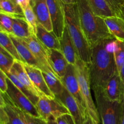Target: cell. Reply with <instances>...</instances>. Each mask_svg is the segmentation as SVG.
<instances>
[{"instance_id": "obj_35", "label": "cell", "mask_w": 124, "mask_h": 124, "mask_svg": "<svg viewBox=\"0 0 124 124\" xmlns=\"http://www.w3.org/2000/svg\"><path fill=\"white\" fill-rule=\"evenodd\" d=\"M8 88L7 75L2 71L0 70V90L2 93H6Z\"/></svg>"}, {"instance_id": "obj_9", "label": "cell", "mask_w": 124, "mask_h": 124, "mask_svg": "<svg viewBox=\"0 0 124 124\" xmlns=\"http://www.w3.org/2000/svg\"><path fill=\"white\" fill-rule=\"evenodd\" d=\"M61 81L65 88L77 101L82 111L86 114L85 105L81 94L75 65L71 64L68 65L66 72Z\"/></svg>"}, {"instance_id": "obj_24", "label": "cell", "mask_w": 124, "mask_h": 124, "mask_svg": "<svg viewBox=\"0 0 124 124\" xmlns=\"http://www.w3.org/2000/svg\"><path fill=\"white\" fill-rule=\"evenodd\" d=\"M42 74L48 88L55 96V98H58L65 89L61 80L51 72H42Z\"/></svg>"}, {"instance_id": "obj_33", "label": "cell", "mask_w": 124, "mask_h": 124, "mask_svg": "<svg viewBox=\"0 0 124 124\" xmlns=\"http://www.w3.org/2000/svg\"><path fill=\"white\" fill-rule=\"evenodd\" d=\"M105 1L107 2L116 15L120 17L121 9L124 3V0H105Z\"/></svg>"}, {"instance_id": "obj_20", "label": "cell", "mask_w": 124, "mask_h": 124, "mask_svg": "<svg viewBox=\"0 0 124 124\" xmlns=\"http://www.w3.org/2000/svg\"><path fill=\"white\" fill-rule=\"evenodd\" d=\"M110 34L117 40L124 41V19L120 17H107L104 18Z\"/></svg>"}, {"instance_id": "obj_32", "label": "cell", "mask_w": 124, "mask_h": 124, "mask_svg": "<svg viewBox=\"0 0 124 124\" xmlns=\"http://www.w3.org/2000/svg\"><path fill=\"white\" fill-rule=\"evenodd\" d=\"M13 17L1 13L0 16V28L1 31L8 34H12Z\"/></svg>"}, {"instance_id": "obj_19", "label": "cell", "mask_w": 124, "mask_h": 124, "mask_svg": "<svg viewBox=\"0 0 124 124\" xmlns=\"http://www.w3.org/2000/svg\"><path fill=\"white\" fill-rule=\"evenodd\" d=\"M39 41L48 49L61 50L60 41L53 31H49L39 23L35 34Z\"/></svg>"}, {"instance_id": "obj_1", "label": "cell", "mask_w": 124, "mask_h": 124, "mask_svg": "<svg viewBox=\"0 0 124 124\" xmlns=\"http://www.w3.org/2000/svg\"><path fill=\"white\" fill-rule=\"evenodd\" d=\"M115 38L103 40L92 47L88 64L93 90L105 87L109 79L118 72L115 57Z\"/></svg>"}, {"instance_id": "obj_5", "label": "cell", "mask_w": 124, "mask_h": 124, "mask_svg": "<svg viewBox=\"0 0 124 124\" xmlns=\"http://www.w3.org/2000/svg\"><path fill=\"white\" fill-rule=\"evenodd\" d=\"M93 92L101 124H120L121 102L108 99L102 89H94Z\"/></svg>"}, {"instance_id": "obj_18", "label": "cell", "mask_w": 124, "mask_h": 124, "mask_svg": "<svg viewBox=\"0 0 124 124\" xmlns=\"http://www.w3.org/2000/svg\"><path fill=\"white\" fill-rule=\"evenodd\" d=\"M9 35L23 62L40 69L38 62L33 56L25 41L23 39L16 37L12 34H10Z\"/></svg>"}, {"instance_id": "obj_27", "label": "cell", "mask_w": 124, "mask_h": 124, "mask_svg": "<svg viewBox=\"0 0 124 124\" xmlns=\"http://www.w3.org/2000/svg\"><path fill=\"white\" fill-rule=\"evenodd\" d=\"M6 75H7L8 79L13 82V83L19 90H21L30 99V100L36 106L40 97L32 93L25 85H23V83L19 80V79L17 77V76L14 73L12 72H9L8 73H6Z\"/></svg>"}, {"instance_id": "obj_23", "label": "cell", "mask_w": 124, "mask_h": 124, "mask_svg": "<svg viewBox=\"0 0 124 124\" xmlns=\"http://www.w3.org/2000/svg\"><path fill=\"white\" fill-rule=\"evenodd\" d=\"M33 32L25 18H13L12 35L21 39L29 38Z\"/></svg>"}, {"instance_id": "obj_26", "label": "cell", "mask_w": 124, "mask_h": 124, "mask_svg": "<svg viewBox=\"0 0 124 124\" xmlns=\"http://www.w3.org/2000/svg\"><path fill=\"white\" fill-rule=\"evenodd\" d=\"M0 44H1V47L4 49L8 53H10L16 60L23 62L9 34L4 32L0 31Z\"/></svg>"}, {"instance_id": "obj_39", "label": "cell", "mask_w": 124, "mask_h": 124, "mask_svg": "<svg viewBox=\"0 0 124 124\" xmlns=\"http://www.w3.org/2000/svg\"><path fill=\"white\" fill-rule=\"evenodd\" d=\"M47 124H58L56 118L54 117L53 115H50L48 117L46 120Z\"/></svg>"}, {"instance_id": "obj_15", "label": "cell", "mask_w": 124, "mask_h": 124, "mask_svg": "<svg viewBox=\"0 0 124 124\" xmlns=\"http://www.w3.org/2000/svg\"><path fill=\"white\" fill-rule=\"evenodd\" d=\"M48 61L56 75L61 80L65 75L69 64L61 50L47 48Z\"/></svg>"}, {"instance_id": "obj_8", "label": "cell", "mask_w": 124, "mask_h": 124, "mask_svg": "<svg viewBox=\"0 0 124 124\" xmlns=\"http://www.w3.org/2000/svg\"><path fill=\"white\" fill-rule=\"evenodd\" d=\"M53 30L58 38L62 37L65 26V4L61 0H46Z\"/></svg>"}, {"instance_id": "obj_29", "label": "cell", "mask_w": 124, "mask_h": 124, "mask_svg": "<svg viewBox=\"0 0 124 124\" xmlns=\"http://www.w3.org/2000/svg\"><path fill=\"white\" fill-rule=\"evenodd\" d=\"M23 11H24L25 20L27 22L29 25L30 26L33 34L35 35L39 22L38 21L37 17H36V15H35V12H34L33 10L31 5H30V3L23 9Z\"/></svg>"}, {"instance_id": "obj_7", "label": "cell", "mask_w": 124, "mask_h": 124, "mask_svg": "<svg viewBox=\"0 0 124 124\" xmlns=\"http://www.w3.org/2000/svg\"><path fill=\"white\" fill-rule=\"evenodd\" d=\"M36 107L40 116L46 120L50 115L57 119L64 114H70L65 106L58 98H50L46 96L40 97Z\"/></svg>"}, {"instance_id": "obj_41", "label": "cell", "mask_w": 124, "mask_h": 124, "mask_svg": "<svg viewBox=\"0 0 124 124\" xmlns=\"http://www.w3.org/2000/svg\"><path fill=\"white\" fill-rule=\"evenodd\" d=\"M65 4H72L74 2H76V0H61Z\"/></svg>"}, {"instance_id": "obj_30", "label": "cell", "mask_w": 124, "mask_h": 124, "mask_svg": "<svg viewBox=\"0 0 124 124\" xmlns=\"http://www.w3.org/2000/svg\"><path fill=\"white\" fill-rule=\"evenodd\" d=\"M115 57L118 72L121 70L124 63V41L115 40Z\"/></svg>"}, {"instance_id": "obj_14", "label": "cell", "mask_w": 124, "mask_h": 124, "mask_svg": "<svg viewBox=\"0 0 124 124\" xmlns=\"http://www.w3.org/2000/svg\"><path fill=\"white\" fill-rule=\"evenodd\" d=\"M58 98L65 106L70 114L72 115L76 124H83L85 115L80 108L78 103L65 88L64 91Z\"/></svg>"}, {"instance_id": "obj_16", "label": "cell", "mask_w": 124, "mask_h": 124, "mask_svg": "<svg viewBox=\"0 0 124 124\" xmlns=\"http://www.w3.org/2000/svg\"><path fill=\"white\" fill-rule=\"evenodd\" d=\"M30 5L37 17L39 23L49 31H53L46 0H30Z\"/></svg>"}, {"instance_id": "obj_25", "label": "cell", "mask_w": 124, "mask_h": 124, "mask_svg": "<svg viewBox=\"0 0 124 124\" xmlns=\"http://www.w3.org/2000/svg\"><path fill=\"white\" fill-rule=\"evenodd\" d=\"M96 15L103 18L117 16L105 0H88ZM118 17V16H117Z\"/></svg>"}, {"instance_id": "obj_28", "label": "cell", "mask_w": 124, "mask_h": 124, "mask_svg": "<svg viewBox=\"0 0 124 124\" xmlns=\"http://www.w3.org/2000/svg\"><path fill=\"white\" fill-rule=\"evenodd\" d=\"M16 60L2 47H0V68L4 72H10Z\"/></svg>"}, {"instance_id": "obj_17", "label": "cell", "mask_w": 124, "mask_h": 124, "mask_svg": "<svg viewBox=\"0 0 124 124\" xmlns=\"http://www.w3.org/2000/svg\"><path fill=\"white\" fill-rule=\"evenodd\" d=\"M59 41H60L61 51L62 52L69 64L75 65L76 60L79 56L75 44L70 37L66 25L64 28L62 37L59 39Z\"/></svg>"}, {"instance_id": "obj_11", "label": "cell", "mask_w": 124, "mask_h": 124, "mask_svg": "<svg viewBox=\"0 0 124 124\" xmlns=\"http://www.w3.org/2000/svg\"><path fill=\"white\" fill-rule=\"evenodd\" d=\"M1 94L4 98L5 103L0 105V124H25L7 94L1 92Z\"/></svg>"}, {"instance_id": "obj_36", "label": "cell", "mask_w": 124, "mask_h": 124, "mask_svg": "<svg viewBox=\"0 0 124 124\" xmlns=\"http://www.w3.org/2000/svg\"><path fill=\"white\" fill-rule=\"evenodd\" d=\"M83 124H98L96 122L94 121V120L93 119V118H92L87 112L85 115V121Z\"/></svg>"}, {"instance_id": "obj_6", "label": "cell", "mask_w": 124, "mask_h": 124, "mask_svg": "<svg viewBox=\"0 0 124 124\" xmlns=\"http://www.w3.org/2000/svg\"><path fill=\"white\" fill-rule=\"evenodd\" d=\"M8 88L6 93L8 96L12 103L25 113L35 117H41L36 106L29 98L19 90L7 77Z\"/></svg>"}, {"instance_id": "obj_4", "label": "cell", "mask_w": 124, "mask_h": 124, "mask_svg": "<svg viewBox=\"0 0 124 124\" xmlns=\"http://www.w3.org/2000/svg\"><path fill=\"white\" fill-rule=\"evenodd\" d=\"M76 75L79 85L80 90L82 98L85 105L86 110L88 114L98 124L101 123L97 109L91 94V81L90 77L89 66L79 57H78L75 64Z\"/></svg>"}, {"instance_id": "obj_37", "label": "cell", "mask_w": 124, "mask_h": 124, "mask_svg": "<svg viewBox=\"0 0 124 124\" xmlns=\"http://www.w3.org/2000/svg\"><path fill=\"white\" fill-rule=\"evenodd\" d=\"M120 124H124V97L121 101V114Z\"/></svg>"}, {"instance_id": "obj_22", "label": "cell", "mask_w": 124, "mask_h": 124, "mask_svg": "<svg viewBox=\"0 0 124 124\" xmlns=\"http://www.w3.org/2000/svg\"><path fill=\"white\" fill-rule=\"evenodd\" d=\"M0 12L13 18H25L23 8L15 0H0Z\"/></svg>"}, {"instance_id": "obj_3", "label": "cell", "mask_w": 124, "mask_h": 124, "mask_svg": "<svg viewBox=\"0 0 124 124\" xmlns=\"http://www.w3.org/2000/svg\"><path fill=\"white\" fill-rule=\"evenodd\" d=\"M65 25L79 57L85 63L89 64L91 61L92 47L81 27L76 2L65 4Z\"/></svg>"}, {"instance_id": "obj_31", "label": "cell", "mask_w": 124, "mask_h": 124, "mask_svg": "<svg viewBox=\"0 0 124 124\" xmlns=\"http://www.w3.org/2000/svg\"><path fill=\"white\" fill-rule=\"evenodd\" d=\"M16 110L25 122V124H47V121L41 117H35L25 113L15 105Z\"/></svg>"}, {"instance_id": "obj_40", "label": "cell", "mask_w": 124, "mask_h": 124, "mask_svg": "<svg viewBox=\"0 0 124 124\" xmlns=\"http://www.w3.org/2000/svg\"><path fill=\"white\" fill-rule=\"evenodd\" d=\"M119 74L120 77H121V80H122V83H123L124 85V64H122V67H121V70H120V71L119 72Z\"/></svg>"}, {"instance_id": "obj_34", "label": "cell", "mask_w": 124, "mask_h": 124, "mask_svg": "<svg viewBox=\"0 0 124 124\" xmlns=\"http://www.w3.org/2000/svg\"><path fill=\"white\" fill-rule=\"evenodd\" d=\"M58 124H76L72 115L70 114H65L56 119Z\"/></svg>"}, {"instance_id": "obj_13", "label": "cell", "mask_w": 124, "mask_h": 124, "mask_svg": "<svg viewBox=\"0 0 124 124\" xmlns=\"http://www.w3.org/2000/svg\"><path fill=\"white\" fill-rule=\"evenodd\" d=\"M104 95L113 101L121 102L124 97V85L118 72L115 73L102 89Z\"/></svg>"}, {"instance_id": "obj_38", "label": "cell", "mask_w": 124, "mask_h": 124, "mask_svg": "<svg viewBox=\"0 0 124 124\" xmlns=\"http://www.w3.org/2000/svg\"><path fill=\"white\" fill-rule=\"evenodd\" d=\"M23 9L30 3V0H15Z\"/></svg>"}, {"instance_id": "obj_2", "label": "cell", "mask_w": 124, "mask_h": 124, "mask_svg": "<svg viewBox=\"0 0 124 124\" xmlns=\"http://www.w3.org/2000/svg\"><path fill=\"white\" fill-rule=\"evenodd\" d=\"M80 22L91 47L97 43L108 38H115L110 34L104 18L94 13L88 0H76Z\"/></svg>"}, {"instance_id": "obj_21", "label": "cell", "mask_w": 124, "mask_h": 124, "mask_svg": "<svg viewBox=\"0 0 124 124\" xmlns=\"http://www.w3.org/2000/svg\"><path fill=\"white\" fill-rule=\"evenodd\" d=\"M10 72L14 73L19 80L23 83V85H25L32 93L39 97H41V94L39 93L37 89L36 88L34 85L33 84L32 81L30 80L29 75L27 73L25 68L23 64V62L20 61L15 60L14 64L11 69Z\"/></svg>"}, {"instance_id": "obj_10", "label": "cell", "mask_w": 124, "mask_h": 124, "mask_svg": "<svg viewBox=\"0 0 124 124\" xmlns=\"http://www.w3.org/2000/svg\"><path fill=\"white\" fill-rule=\"evenodd\" d=\"M23 40L25 41L31 52H32L33 56L38 62L40 66V69L42 72H51L55 74L54 71L53 70L49 63L47 52V47H45L39 41L35 34L31 35L29 38L23 39Z\"/></svg>"}, {"instance_id": "obj_42", "label": "cell", "mask_w": 124, "mask_h": 124, "mask_svg": "<svg viewBox=\"0 0 124 124\" xmlns=\"http://www.w3.org/2000/svg\"><path fill=\"white\" fill-rule=\"evenodd\" d=\"M120 17L123 18L124 19V3L122 6L121 9V12H120Z\"/></svg>"}, {"instance_id": "obj_12", "label": "cell", "mask_w": 124, "mask_h": 124, "mask_svg": "<svg viewBox=\"0 0 124 124\" xmlns=\"http://www.w3.org/2000/svg\"><path fill=\"white\" fill-rule=\"evenodd\" d=\"M23 64L33 84L41 96H46L50 98H55V96L51 92L46 83L42 71L39 68L29 65L24 62H23Z\"/></svg>"}]
</instances>
